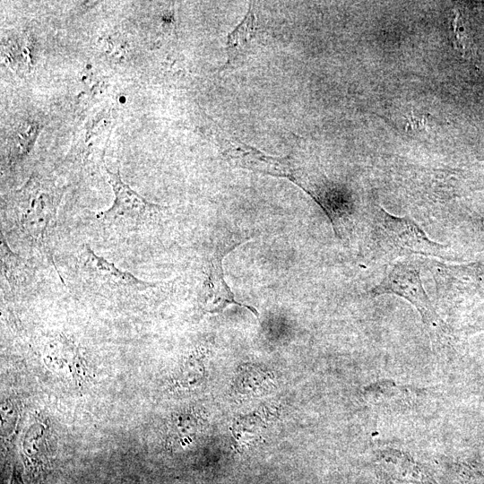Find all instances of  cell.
I'll return each instance as SVG.
<instances>
[{"label": "cell", "instance_id": "9", "mask_svg": "<svg viewBox=\"0 0 484 484\" xmlns=\"http://www.w3.org/2000/svg\"><path fill=\"white\" fill-rule=\"evenodd\" d=\"M256 24L255 16L249 7L248 12L243 20L236 26V28L228 35L227 38V52L228 62L222 67L227 68L232 64L236 58L241 55V52L247 48L251 39L255 35Z\"/></svg>", "mask_w": 484, "mask_h": 484}, {"label": "cell", "instance_id": "7", "mask_svg": "<svg viewBox=\"0 0 484 484\" xmlns=\"http://www.w3.org/2000/svg\"><path fill=\"white\" fill-rule=\"evenodd\" d=\"M240 238H229L214 248L207 258L203 269V280L199 294L198 304L203 314L222 312L229 305L234 304L249 309L258 317L257 310L236 301L234 294L224 280L222 261L226 255L242 242Z\"/></svg>", "mask_w": 484, "mask_h": 484}, {"label": "cell", "instance_id": "10", "mask_svg": "<svg viewBox=\"0 0 484 484\" xmlns=\"http://www.w3.org/2000/svg\"><path fill=\"white\" fill-rule=\"evenodd\" d=\"M10 484H23L19 471L14 468L11 478Z\"/></svg>", "mask_w": 484, "mask_h": 484}, {"label": "cell", "instance_id": "5", "mask_svg": "<svg viewBox=\"0 0 484 484\" xmlns=\"http://www.w3.org/2000/svg\"><path fill=\"white\" fill-rule=\"evenodd\" d=\"M228 161L235 167L253 170L257 173L288 178L304 190L319 206L322 195L319 187L301 169L290 156L272 157L242 143H231L224 152Z\"/></svg>", "mask_w": 484, "mask_h": 484}, {"label": "cell", "instance_id": "8", "mask_svg": "<svg viewBox=\"0 0 484 484\" xmlns=\"http://www.w3.org/2000/svg\"><path fill=\"white\" fill-rule=\"evenodd\" d=\"M0 234L2 293H8L13 298L33 293L38 281L35 261L13 250L4 234Z\"/></svg>", "mask_w": 484, "mask_h": 484}, {"label": "cell", "instance_id": "6", "mask_svg": "<svg viewBox=\"0 0 484 484\" xmlns=\"http://www.w3.org/2000/svg\"><path fill=\"white\" fill-rule=\"evenodd\" d=\"M393 294L409 301L419 313L425 324L436 330L441 319L424 289L419 270L409 262L393 264L381 281L370 290L372 297Z\"/></svg>", "mask_w": 484, "mask_h": 484}, {"label": "cell", "instance_id": "1", "mask_svg": "<svg viewBox=\"0 0 484 484\" xmlns=\"http://www.w3.org/2000/svg\"><path fill=\"white\" fill-rule=\"evenodd\" d=\"M65 188L34 173L2 200L1 231L16 253L55 267L54 236Z\"/></svg>", "mask_w": 484, "mask_h": 484}, {"label": "cell", "instance_id": "2", "mask_svg": "<svg viewBox=\"0 0 484 484\" xmlns=\"http://www.w3.org/2000/svg\"><path fill=\"white\" fill-rule=\"evenodd\" d=\"M75 290L114 302H145L171 290L173 281H146L99 255L88 244L77 254Z\"/></svg>", "mask_w": 484, "mask_h": 484}, {"label": "cell", "instance_id": "3", "mask_svg": "<svg viewBox=\"0 0 484 484\" xmlns=\"http://www.w3.org/2000/svg\"><path fill=\"white\" fill-rule=\"evenodd\" d=\"M108 182L113 189L112 205L97 212L92 225L109 237H127L147 230L163 216L166 208L149 202L125 184L120 171H110L104 163Z\"/></svg>", "mask_w": 484, "mask_h": 484}, {"label": "cell", "instance_id": "4", "mask_svg": "<svg viewBox=\"0 0 484 484\" xmlns=\"http://www.w3.org/2000/svg\"><path fill=\"white\" fill-rule=\"evenodd\" d=\"M370 239L376 252L391 258L445 254V246L429 238L412 219L392 215L380 206L371 219Z\"/></svg>", "mask_w": 484, "mask_h": 484}]
</instances>
